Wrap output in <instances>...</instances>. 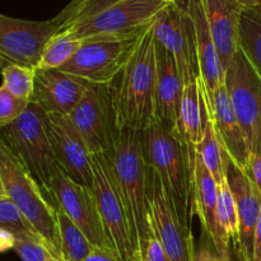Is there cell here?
I'll return each mask as SVG.
<instances>
[{
    "instance_id": "1",
    "label": "cell",
    "mask_w": 261,
    "mask_h": 261,
    "mask_svg": "<svg viewBox=\"0 0 261 261\" xmlns=\"http://www.w3.org/2000/svg\"><path fill=\"white\" fill-rule=\"evenodd\" d=\"M154 24L153 22L143 32L129 63L117 76L119 83L111 84L120 129L143 133L155 122L157 48Z\"/></svg>"
},
{
    "instance_id": "2",
    "label": "cell",
    "mask_w": 261,
    "mask_h": 261,
    "mask_svg": "<svg viewBox=\"0 0 261 261\" xmlns=\"http://www.w3.org/2000/svg\"><path fill=\"white\" fill-rule=\"evenodd\" d=\"M119 191L129 216L133 236L142 256L153 239L152 214L148 194V163L142 144V133L121 129L110 153ZM143 260V259H142Z\"/></svg>"
},
{
    "instance_id": "3",
    "label": "cell",
    "mask_w": 261,
    "mask_h": 261,
    "mask_svg": "<svg viewBox=\"0 0 261 261\" xmlns=\"http://www.w3.org/2000/svg\"><path fill=\"white\" fill-rule=\"evenodd\" d=\"M0 193L12 199L51 255L63 261L58 209L4 140L0 143Z\"/></svg>"
},
{
    "instance_id": "4",
    "label": "cell",
    "mask_w": 261,
    "mask_h": 261,
    "mask_svg": "<svg viewBox=\"0 0 261 261\" xmlns=\"http://www.w3.org/2000/svg\"><path fill=\"white\" fill-rule=\"evenodd\" d=\"M142 144L148 166L160 176L181 222L190 228L191 173L180 137L154 122L142 133Z\"/></svg>"
},
{
    "instance_id": "5",
    "label": "cell",
    "mask_w": 261,
    "mask_h": 261,
    "mask_svg": "<svg viewBox=\"0 0 261 261\" xmlns=\"http://www.w3.org/2000/svg\"><path fill=\"white\" fill-rule=\"evenodd\" d=\"M2 140L19 157L53 203L51 180L60 167L51 145L46 112L37 103L31 102L19 119L2 127Z\"/></svg>"
},
{
    "instance_id": "6",
    "label": "cell",
    "mask_w": 261,
    "mask_h": 261,
    "mask_svg": "<svg viewBox=\"0 0 261 261\" xmlns=\"http://www.w3.org/2000/svg\"><path fill=\"white\" fill-rule=\"evenodd\" d=\"M172 0H122L109 9L64 25L59 32L82 41L107 37H127L142 33Z\"/></svg>"
},
{
    "instance_id": "7",
    "label": "cell",
    "mask_w": 261,
    "mask_h": 261,
    "mask_svg": "<svg viewBox=\"0 0 261 261\" xmlns=\"http://www.w3.org/2000/svg\"><path fill=\"white\" fill-rule=\"evenodd\" d=\"M93 191L107 234L122 261H143L139 254L129 216L119 191L111 158L109 154H93Z\"/></svg>"
},
{
    "instance_id": "8",
    "label": "cell",
    "mask_w": 261,
    "mask_h": 261,
    "mask_svg": "<svg viewBox=\"0 0 261 261\" xmlns=\"http://www.w3.org/2000/svg\"><path fill=\"white\" fill-rule=\"evenodd\" d=\"M143 32L127 37L83 41L75 56L60 70L92 84H112L129 63Z\"/></svg>"
},
{
    "instance_id": "9",
    "label": "cell",
    "mask_w": 261,
    "mask_h": 261,
    "mask_svg": "<svg viewBox=\"0 0 261 261\" xmlns=\"http://www.w3.org/2000/svg\"><path fill=\"white\" fill-rule=\"evenodd\" d=\"M69 117L92 155L109 154L114 150L121 129L117 124L111 84H91Z\"/></svg>"
},
{
    "instance_id": "10",
    "label": "cell",
    "mask_w": 261,
    "mask_h": 261,
    "mask_svg": "<svg viewBox=\"0 0 261 261\" xmlns=\"http://www.w3.org/2000/svg\"><path fill=\"white\" fill-rule=\"evenodd\" d=\"M224 82L250 154L261 153V76L241 47L224 73Z\"/></svg>"
},
{
    "instance_id": "11",
    "label": "cell",
    "mask_w": 261,
    "mask_h": 261,
    "mask_svg": "<svg viewBox=\"0 0 261 261\" xmlns=\"http://www.w3.org/2000/svg\"><path fill=\"white\" fill-rule=\"evenodd\" d=\"M51 194L56 209L65 213L94 246L117 252L105 228L93 189L81 185L59 168L51 180Z\"/></svg>"
},
{
    "instance_id": "12",
    "label": "cell",
    "mask_w": 261,
    "mask_h": 261,
    "mask_svg": "<svg viewBox=\"0 0 261 261\" xmlns=\"http://www.w3.org/2000/svg\"><path fill=\"white\" fill-rule=\"evenodd\" d=\"M56 18L28 20L0 15V58L3 65L17 64L37 69L43 53L60 31Z\"/></svg>"
},
{
    "instance_id": "13",
    "label": "cell",
    "mask_w": 261,
    "mask_h": 261,
    "mask_svg": "<svg viewBox=\"0 0 261 261\" xmlns=\"http://www.w3.org/2000/svg\"><path fill=\"white\" fill-rule=\"evenodd\" d=\"M152 228L171 261H194L196 246L191 229L181 222L160 176L148 166Z\"/></svg>"
},
{
    "instance_id": "14",
    "label": "cell",
    "mask_w": 261,
    "mask_h": 261,
    "mask_svg": "<svg viewBox=\"0 0 261 261\" xmlns=\"http://www.w3.org/2000/svg\"><path fill=\"white\" fill-rule=\"evenodd\" d=\"M155 38L173 56L184 86L200 78L198 46L194 20L190 13L171 3L157 18Z\"/></svg>"
},
{
    "instance_id": "15",
    "label": "cell",
    "mask_w": 261,
    "mask_h": 261,
    "mask_svg": "<svg viewBox=\"0 0 261 261\" xmlns=\"http://www.w3.org/2000/svg\"><path fill=\"white\" fill-rule=\"evenodd\" d=\"M46 124L59 167L78 184L93 189V155L70 117L46 114Z\"/></svg>"
},
{
    "instance_id": "16",
    "label": "cell",
    "mask_w": 261,
    "mask_h": 261,
    "mask_svg": "<svg viewBox=\"0 0 261 261\" xmlns=\"http://www.w3.org/2000/svg\"><path fill=\"white\" fill-rule=\"evenodd\" d=\"M224 162L226 178L233 193L239 213V236L234 249L240 261H254V239L261 213V194L247 173L226 152Z\"/></svg>"
},
{
    "instance_id": "17",
    "label": "cell",
    "mask_w": 261,
    "mask_h": 261,
    "mask_svg": "<svg viewBox=\"0 0 261 261\" xmlns=\"http://www.w3.org/2000/svg\"><path fill=\"white\" fill-rule=\"evenodd\" d=\"M92 83L60 69H36L32 102L46 114L69 116Z\"/></svg>"
},
{
    "instance_id": "18",
    "label": "cell",
    "mask_w": 261,
    "mask_h": 261,
    "mask_svg": "<svg viewBox=\"0 0 261 261\" xmlns=\"http://www.w3.org/2000/svg\"><path fill=\"white\" fill-rule=\"evenodd\" d=\"M193 213L200 219L203 232L218 250L231 247V236L222 227L218 216V184L198 155L191 176Z\"/></svg>"
},
{
    "instance_id": "19",
    "label": "cell",
    "mask_w": 261,
    "mask_h": 261,
    "mask_svg": "<svg viewBox=\"0 0 261 261\" xmlns=\"http://www.w3.org/2000/svg\"><path fill=\"white\" fill-rule=\"evenodd\" d=\"M157 76L154 92L155 122L177 134L178 114L184 94V82L173 56L155 38Z\"/></svg>"
},
{
    "instance_id": "20",
    "label": "cell",
    "mask_w": 261,
    "mask_h": 261,
    "mask_svg": "<svg viewBox=\"0 0 261 261\" xmlns=\"http://www.w3.org/2000/svg\"><path fill=\"white\" fill-rule=\"evenodd\" d=\"M201 3L226 73L240 51V23L244 8L237 0H201Z\"/></svg>"
},
{
    "instance_id": "21",
    "label": "cell",
    "mask_w": 261,
    "mask_h": 261,
    "mask_svg": "<svg viewBox=\"0 0 261 261\" xmlns=\"http://www.w3.org/2000/svg\"><path fill=\"white\" fill-rule=\"evenodd\" d=\"M206 96H208L214 126L224 152L240 168L245 170L249 162L250 149L231 103L226 82H223L213 93H206Z\"/></svg>"
},
{
    "instance_id": "22",
    "label": "cell",
    "mask_w": 261,
    "mask_h": 261,
    "mask_svg": "<svg viewBox=\"0 0 261 261\" xmlns=\"http://www.w3.org/2000/svg\"><path fill=\"white\" fill-rule=\"evenodd\" d=\"M203 79L199 78L198 81L184 87L177 122V135L186 149L191 176H193L196 158H198V145L203 139Z\"/></svg>"
},
{
    "instance_id": "23",
    "label": "cell",
    "mask_w": 261,
    "mask_h": 261,
    "mask_svg": "<svg viewBox=\"0 0 261 261\" xmlns=\"http://www.w3.org/2000/svg\"><path fill=\"white\" fill-rule=\"evenodd\" d=\"M189 13L195 25L200 78L203 79L206 93H213L224 82V71L219 60L218 50L214 43L201 0L191 4Z\"/></svg>"
},
{
    "instance_id": "24",
    "label": "cell",
    "mask_w": 261,
    "mask_h": 261,
    "mask_svg": "<svg viewBox=\"0 0 261 261\" xmlns=\"http://www.w3.org/2000/svg\"><path fill=\"white\" fill-rule=\"evenodd\" d=\"M203 96H204V126L203 139L198 145V155L209 172L217 181L221 184L226 178V162H224V149L219 142L216 126H214L213 117H212L211 106H209L206 89L203 82Z\"/></svg>"
},
{
    "instance_id": "25",
    "label": "cell",
    "mask_w": 261,
    "mask_h": 261,
    "mask_svg": "<svg viewBox=\"0 0 261 261\" xmlns=\"http://www.w3.org/2000/svg\"><path fill=\"white\" fill-rule=\"evenodd\" d=\"M240 47L261 76V7L242 10Z\"/></svg>"
},
{
    "instance_id": "26",
    "label": "cell",
    "mask_w": 261,
    "mask_h": 261,
    "mask_svg": "<svg viewBox=\"0 0 261 261\" xmlns=\"http://www.w3.org/2000/svg\"><path fill=\"white\" fill-rule=\"evenodd\" d=\"M59 229L61 241V259L63 261H84L94 250V245L86 234L71 222V219L58 211Z\"/></svg>"
},
{
    "instance_id": "27",
    "label": "cell",
    "mask_w": 261,
    "mask_h": 261,
    "mask_svg": "<svg viewBox=\"0 0 261 261\" xmlns=\"http://www.w3.org/2000/svg\"><path fill=\"white\" fill-rule=\"evenodd\" d=\"M83 41L68 33L59 32L46 47L37 69H60L75 56Z\"/></svg>"
},
{
    "instance_id": "28",
    "label": "cell",
    "mask_w": 261,
    "mask_h": 261,
    "mask_svg": "<svg viewBox=\"0 0 261 261\" xmlns=\"http://www.w3.org/2000/svg\"><path fill=\"white\" fill-rule=\"evenodd\" d=\"M3 84L7 91L19 98L32 102L35 92L36 69L17 64H7L3 66Z\"/></svg>"
},
{
    "instance_id": "29",
    "label": "cell",
    "mask_w": 261,
    "mask_h": 261,
    "mask_svg": "<svg viewBox=\"0 0 261 261\" xmlns=\"http://www.w3.org/2000/svg\"><path fill=\"white\" fill-rule=\"evenodd\" d=\"M0 227L14 234L15 239L40 237L32 224L13 203L12 199L2 193H0Z\"/></svg>"
},
{
    "instance_id": "30",
    "label": "cell",
    "mask_w": 261,
    "mask_h": 261,
    "mask_svg": "<svg viewBox=\"0 0 261 261\" xmlns=\"http://www.w3.org/2000/svg\"><path fill=\"white\" fill-rule=\"evenodd\" d=\"M31 101L19 98L0 87V127H5L19 119L30 106Z\"/></svg>"
},
{
    "instance_id": "31",
    "label": "cell",
    "mask_w": 261,
    "mask_h": 261,
    "mask_svg": "<svg viewBox=\"0 0 261 261\" xmlns=\"http://www.w3.org/2000/svg\"><path fill=\"white\" fill-rule=\"evenodd\" d=\"M120 2H122V0H86L81 5H78L75 9L69 12L68 14H58L55 18L60 22L61 27H64V25L75 22V20L84 19V18L98 14V13L109 9L110 7H112V5L117 4Z\"/></svg>"
},
{
    "instance_id": "32",
    "label": "cell",
    "mask_w": 261,
    "mask_h": 261,
    "mask_svg": "<svg viewBox=\"0 0 261 261\" xmlns=\"http://www.w3.org/2000/svg\"><path fill=\"white\" fill-rule=\"evenodd\" d=\"M22 261H46L51 255L47 246L40 237H22L15 239L13 247Z\"/></svg>"
},
{
    "instance_id": "33",
    "label": "cell",
    "mask_w": 261,
    "mask_h": 261,
    "mask_svg": "<svg viewBox=\"0 0 261 261\" xmlns=\"http://www.w3.org/2000/svg\"><path fill=\"white\" fill-rule=\"evenodd\" d=\"M218 199L227 213L232 242L236 244L237 236H239V213H237V204L234 200L233 193L229 188L227 178H224L218 185Z\"/></svg>"
},
{
    "instance_id": "34",
    "label": "cell",
    "mask_w": 261,
    "mask_h": 261,
    "mask_svg": "<svg viewBox=\"0 0 261 261\" xmlns=\"http://www.w3.org/2000/svg\"><path fill=\"white\" fill-rule=\"evenodd\" d=\"M194 261H234L232 257L231 247L226 250H218L212 240L203 232L199 245L195 250Z\"/></svg>"
},
{
    "instance_id": "35",
    "label": "cell",
    "mask_w": 261,
    "mask_h": 261,
    "mask_svg": "<svg viewBox=\"0 0 261 261\" xmlns=\"http://www.w3.org/2000/svg\"><path fill=\"white\" fill-rule=\"evenodd\" d=\"M143 261H171L157 237H153L142 254Z\"/></svg>"
},
{
    "instance_id": "36",
    "label": "cell",
    "mask_w": 261,
    "mask_h": 261,
    "mask_svg": "<svg viewBox=\"0 0 261 261\" xmlns=\"http://www.w3.org/2000/svg\"><path fill=\"white\" fill-rule=\"evenodd\" d=\"M245 172L250 177V180L255 184L257 190L261 194V153H251L249 157Z\"/></svg>"
},
{
    "instance_id": "37",
    "label": "cell",
    "mask_w": 261,
    "mask_h": 261,
    "mask_svg": "<svg viewBox=\"0 0 261 261\" xmlns=\"http://www.w3.org/2000/svg\"><path fill=\"white\" fill-rule=\"evenodd\" d=\"M84 261H122L120 259L119 254L116 251L107 249H101V247H94L93 251L88 255Z\"/></svg>"
},
{
    "instance_id": "38",
    "label": "cell",
    "mask_w": 261,
    "mask_h": 261,
    "mask_svg": "<svg viewBox=\"0 0 261 261\" xmlns=\"http://www.w3.org/2000/svg\"><path fill=\"white\" fill-rule=\"evenodd\" d=\"M15 244V236L10 233L7 229L0 228V246H2V251H7L14 247Z\"/></svg>"
},
{
    "instance_id": "39",
    "label": "cell",
    "mask_w": 261,
    "mask_h": 261,
    "mask_svg": "<svg viewBox=\"0 0 261 261\" xmlns=\"http://www.w3.org/2000/svg\"><path fill=\"white\" fill-rule=\"evenodd\" d=\"M261 259V213L257 221L256 229H255L254 239V261H260Z\"/></svg>"
},
{
    "instance_id": "40",
    "label": "cell",
    "mask_w": 261,
    "mask_h": 261,
    "mask_svg": "<svg viewBox=\"0 0 261 261\" xmlns=\"http://www.w3.org/2000/svg\"><path fill=\"white\" fill-rule=\"evenodd\" d=\"M239 4L244 9H251V8L261 7V0H237Z\"/></svg>"
},
{
    "instance_id": "41",
    "label": "cell",
    "mask_w": 261,
    "mask_h": 261,
    "mask_svg": "<svg viewBox=\"0 0 261 261\" xmlns=\"http://www.w3.org/2000/svg\"><path fill=\"white\" fill-rule=\"evenodd\" d=\"M84 2H86V0H70V3H69V4L66 5V7L64 8V9L61 10V12L59 13V14H60V15L68 14L69 12H71V10H73V9H75V8L78 7V5H81L82 3H84Z\"/></svg>"
},
{
    "instance_id": "42",
    "label": "cell",
    "mask_w": 261,
    "mask_h": 261,
    "mask_svg": "<svg viewBox=\"0 0 261 261\" xmlns=\"http://www.w3.org/2000/svg\"><path fill=\"white\" fill-rule=\"evenodd\" d=\"M172 2L175 3V4L177 5L181 10H184V12H189L191 4L195 2H198V0H172Z\"/></svg>"
},
{
    "instance_id": "43",
    "label": "cell",
    "mask_w": 261,
    "mask_h": 261,
    "mask_svg": "<svg viewBox=\"0 0 261 261\" xmlns=\"http://www.w3.org/2000/svg\"><path fill=\"white\" fill-rule=\"evenodd\" d=\"M46 261H61V260L56 259V257H54V256H50V257H48V259L46 260Z\"/></svg>"
},
{
    "instance_id": "44",
    "label": "cell",
    "mask_w": 261,
    "mask_h": 261,
    "mask_svg": "<svg viewBox=\"0 0 261 261\" xmlns=\"http://www.w3.org/2000/svg\"><path fill=\"white\" fill-rule=\"evenodd\" d=\"M260 261H261V259H260Z\"/></svg>"
}]
</instances>
